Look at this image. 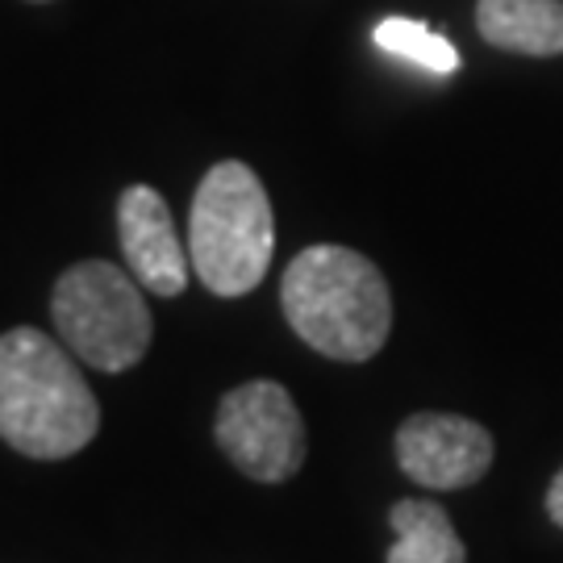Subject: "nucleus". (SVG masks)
I'll return each instance as SVG.
<instances>
[{
    "label": "nucleus",
    "mask_w": 563,
    "mask_h": 563,
    "mask_svg": "<svg viewBox=\"0 0 563 563\" xmlns=\"http://www.w3.org/2000/svg\"><path fill=\"white\" fill-rule=\"evenodd\" d=\"M101 405L80 363L51 334H0V439L30 460H67L97 439Z\"/></svg>",
    "instance_id": "f257e3e1"
},
{
    "label": "nucleus",
    "mask_w": 563,
    "mask_h": 563,
    "mask_svg": "<svg viewBox=\"0 0 563 563\" xmlns=\"http://www.w3.org/2000/svg\"><path fill=\"white\" fill-rule=\"evenodd\" d=\"M280 305L288 325L339 363L372 360L393 330V292L380 267L346 246L301 251L284 272Z\"/></svg>",
    "instance_id": "f03ea898"
},
{
    "label": "nucleus",
    "mask_w": 563,
    "mask_h": 563,
    "mask_svg": "<svg viewBox=\"0 0 563 563\" xmlns=\"http://www.w3.org/2000/svg\"><path fill=\"white\" fill-rule=\"evenodd\" d=\"M276 218L260 176L239 159L213 163L192 197L188 255L213 297H246L267 276Z\"/></svg>",
    "instance_id": "7ed1b4c3"
},
{
    "label": "nucleus",
    "mask_w": 563,
    "mask_h": 563,
    "mask_svg": "<svg viewBox=\"0 0 563 563\" xmlns=\"http://www.w3.org/2000/svg\"><path fill=\"white\" fill-rule=\"evenodd\" d=\"M51 318L63 346L97 372H130L155 334L142 284L104 260H84L63 272L51 292Z\"/></svg>",
    "instance_id": "20e7f679"
},
{
    "label": "nucleus",
    "mask_w": 563,
    "mask_h": 563,
    "mask_svg": "<svg viewBox=\"0 0 563 563\" xmlns=\"http://www.w3.org/2000/svg\"><path fill=\"white\" fill-rule=\"evenodd\" d=\"M213 434L225 460L251 481L280 484L305 463V422L288 388L276 380H251L225 393Z\"/></svg>",
    "instance_id": "39448f33"
},
{
    "label": "nucleus",
    "mask_w": 563,
    "mask_h": 563,
    "mask_svg": "<svg viewBox=\"0 0 563 563\" xmlns=\"http://www.w3.org/2000/svg\"><path fill=\"white\" fill-rule=\"evenodd\" d=\"M397 463L422 488H467L493 467V434L455 413H413L397 430Z\"/></svg>",
    "instance_id": "423d86ee"
},
{
    "label": "nucleus",
    "mask_w": 563,
    "mask_h": 563,
    "mask_svg": "<svg viewBox=\"0 0 563 563\" xmlns=\"http://www.w3.org/2000/svg\"><path fill=\"white\" fill-rule=\"evenodd\" d=\"M118 239L130 276L155 297H180L188 284V255L176 234L172 209L155 188L134 184L118 201Z\"/></svg>",
    "instance_id": "0eeeda50"
},
{
    "label": "nucleus",
    "mask_w": 563,
    "mask_h": 563,
    "mask_svg": "<svg viewBox=\"0 0 563 563\" xmlns=\"http://www.w3.org/2000/svg\"><path fill=\"white\" fill-rule=\"evenodd\" d=\"M476 30L514 55H563V0H481Z\"/></svg>",
    "instance_id": "6e6552de"
},
{
    "label": "nucleus",
    "mask_w": 563,
    "mask_h": 563,
    "mask_svg": "<svg viewBox=\"0 0 563 563\" xmlns=\"http://www.w3.org/2000/svg\"><path fill=\"white\" fill-rule=\"evenodd\" d=\"M393 530L397 543L388 547V563H463V551L455 526L443 505L434 501H397L393 505Z\"/></svg>",
    "instance_id": "1a4fd4ad"
},
{
    "label": "nucleus",
    "mask_w": 563,
    "mask_h": 563,
    "mask_svg": "<svg viewBox=\"0 0 563 563\" xmlns=\"http://www.w3.org/2000/svg\"><path fill=\"white\" fill-rule=\"evenodd\" d=\"M376 46L388 51V55H397V59H409L426 67V71H434V76H451V71H460V51L443 38V34H434V30H426L422 21H409V18H384L376 25Z\"/></svg>",
    "instance_id": "9d476101"
},
{
    "label": "nucleus",
    "mask_w": 563,
    "mask_h": 563,
    "mask_svg": "<svg viewBox=\"0 0 563 563\" xmlns=\"http://www.w3.org/2000/svg\"><path fill=\"white\" fill-rule=\"evenodd\" d=\"M547 514H551L555 526H563V472L551 481V488H547Z\"/></svg>",
    "instance_id": "9b49d317"
},
{
    "label": "nucleus",
    "mask_w": 563,
    "mask_h": 563,
    "mask_svg": "<svg viewBox=\"0 0 563 563\" xmlns=\"http://www.w3.org/2000/svg\"><path fill=\"white\" fill-rule=\"evenodd\" d=\"M30 4H51V0H30Z\"/></svg>",
    "instance_id": "f8f14e48"
}]
</instances>
